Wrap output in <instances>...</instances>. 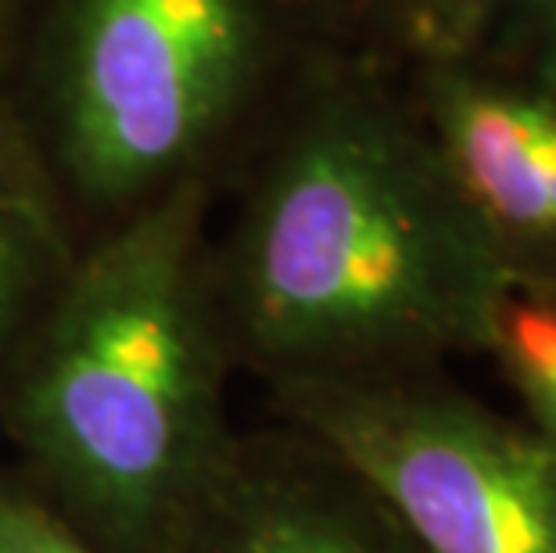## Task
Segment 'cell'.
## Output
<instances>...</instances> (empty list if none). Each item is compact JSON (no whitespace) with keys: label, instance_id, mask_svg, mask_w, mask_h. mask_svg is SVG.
I'll list each match as a JSON object with an SVG mask.
<instances>
[{"label":"cell","instance_id":"cell-1","mask_svg":"<svg viewBox=\"0 0 556 553\" xmlns=\"http://www.w3.org/2000/svg\"><path fill=\"white\" fill-rule=\"evenodd\" d=\"M208 277L233 374L266 392L481 356L506 285L384 51L324 68L244 151Z\"/></svg>","mask_w":556,"mask_h":553},{"label":"cell","instance_id":"cell-5","mask_svg":"<svg viewBox=\"0 0 556 553\" xmlns=\"http://www.w3.org/2000/svg\"><path fill=\"white\" fill-rule=\"evenodd\" d=\"M395 65L506 280L556 291V98L459 51Z\"/></svg>","mask_w":556,"mask_h":553},{"label":"cell","instance_id":"cell-10","mask_svg":"<svg viewBox=\"0 0 556 553\" xmlns=\"http://www.w3.org/2000/svg\"><path fill=\"white\" fill-rule=\"evenodd\" d=\"M0 553H104L37 497L11 467H0Z\"/></svg>","mask_w":556,"mask_h":553},{"label":"cell","instance_id":"cell-6","mask_svg":"<svg viewBox=\"0 0 556 553\" xmlns=\"http://www.w3.org/2000/svg\"><path fill=\"white\" fill-rule=\"evenodd\" d=\"M173 553H417L334 450L288 420L238 428Z\"/></svg>","mask_w":556,"mask_h":553},{"label":"cell","instance_id":"cell-11","mask_svg":"<svg viewBox=\"0 0 556 553\" xmlns=\"http://www.w3.org/2000/svg\"><path fill=\"white\" fill-rule=\"evenodd\" d=\"M8 4H11V0H0V29H4V18H8Z\"/></svg>","mask_w":556,"mask_h":553},{"label":"cell","instance_id":"cell-3","mask_svg":"<svg viewBox=\"0 0 556 553\" xmlns=\"http://www.w3.org/2000/svg\"><path fill=\"white\" fill-rule=\"evenodd\" d=\"M381 51L377 0H11L0 98L79 244L184 187L219 194L324 68Z\"/></svg>","mask_w":556,"mask_h":553},{"label":"cell","instance_id":"cell-7","mask_svg":"<svg viewBox=\"0 0 556 553\" xmlns=\"http://www.w3.org/2000/svg\"><path fill=\"white\" fill-rule=\"evenodd\" d=\"M76 255L79 238L62 194L0 98V370Z\"/></svg>","mask_w":556,"mask_h":553},{"label":"cell","instance_id":"cell-8","mask_svg":"<svg viewBox=\"0 0 556 553\" xmlns=\"http://www.w3.org/2000/svg\"><path fill=\"white\" fill-rule=\"evenodd\" d=\"M399 54L459 51L556 98V0H392Z\"/></svg>","mask_w":556,"mask_h":553},{"label":"cell","instance_id":"cell-4","mask_svg":"<svg viewBox=\"0 0 556 553\" xmlns=\"http://www.w3.org/2000/svg\"><path fill=\"white\" fill-rule=\"evenodd\" d=\"M266 406L356 470L417 553H556V450L448 367L274 388Z\"/></svg>","mask_w":556,"mask_h":553},{"label":"cell","instance_id":"cell-2","mask_svg":"<svg viewBox=\"0 0 556 553\" xmlns=\"http://www.w3.org/2000/svg\"><path fill=\"white\" fill-rule=\"evenodd\" d=\"M212 205L184 187L83 241L0 370L11 470L104 553H173L238 431Z\"/></svg>","mask_w":556,"mask_h":553},{"label":"cell","instance_id":"cell-9","mask_svg":"<svg viewBox=\"0 0 556 553\" xmlns=\"http://www.w3.org/2000/svg\"><path fill=\"white\" fill-rule=\"evenodd\" d=\"M481 356L495 363L525 420L556 450V291L506 280L492 302Z\"/></svg>","mask_w":556,"mask_h":553}]
</instances>
